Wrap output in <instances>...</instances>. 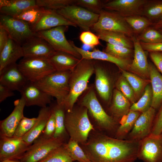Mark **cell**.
Wrapping results in <instances>:
<instances>
[{
    "instance_id": "cell-42",
    "label": "cell",
    "mask_w": 162,
    "mask_h": 162,
    "mask_svg": "<svg viewBox=\"0 0 162 162\" xmlns=\"http://www.w3.org/2000/svg\"><path fill=\"white\" fill-rule=\"evenodd\" d=\"M104 51L116 57L130 59L134 54V50L124 46L107 43Z\"/></svg>"
},
{
    "instance_id": "cell-37",
    "label": "cell",
    "mask_w": 162,
    "mask_h": 162,
    "mask_svg": "<svg viewBox=\"0 0 162 162\" xmlns=\"http://www.w3.org/2000/svg\"><path fill=\"white\" fill-rule=\"evenodd\" d=\"M46 10L36 5L28 8L19 15L14 17L27 22L31 26L38 22Z\"/></svg>"
},
{
    "instance_id": "cell-18",
    "label": "cell",
    "mask_w": 162,
    "mask_h": 162,
    "mask_svg": "<svg viewBox=\"0 0 162 162\" xmlns=\"http://www.w3.org/2000/svg\"><path fill=\"white\" fill-rule=\"evenodd\" d=\"M134 46V59L127 70L135 73L142 78H149V63L145 51L136 36L131 38Z\"/></svg>"
},
{
    "instance_id": "cell-16",
    "label": "cell",
    "mask_w": 162,
    "mask_h": 162,
    "mask_svg": "<svg viewBox=\"0 0 162 162\" xmlns=\"http://www.w3.org/2000/svg\"><path fill=\"white\" fill-rule=\"evenodd\" d=\"M148 0H113L106 1L104 8L116 11L124 17L142 15L143 7Z\"/></svg>"
},
{
    "instance_id": "cell-31",
    "label": "cell",
    "mask_w": 162,
    "mask_h": 162,
    "mask_svg": "<svg viewBox=\"0 0 162 162\" xmlns=\"http://www.w3.org/2000/svg\"><path fill=\"white\" fill-rule=\"evenodd\" d=\"M36 5V0H10L9 5L0 8V10L2 14L14 17L28 8Z\"/></svg>"
},
{
    "instance_id": "cell-34",
    "label": "cell",
    "mask_w": 162,
    "mask_h": 162,
    "mask_svg": "<svg viewBox=\"0 0 162 162\" xmlns=\"http://www.w3.org/2000/svg\"><path fill=\"white\" fill-rule=\"evenodd\" d=\"M120 70L122 75L126 79L133 89L137 100L144 92L146 86L148 84L149 80L141 78L126 70Z\"/></svg>"
},
{
    "instance_id": "cell-12",
    "label": "cell",
    "mask_w": 162,
    "mask_h": 162,
    "mask_svg": "<svg viewBox=\"0 0 162 162\" xmlns=\"http://www.w3.org/2000/svg\"><path fill=\"white\" fill-rule=\"evenodd\" d=\"M137 157L144 162H162V134H151L139 141Z\"/></svg>"
},
{
    "instance_id": "cell-49",
    "label": "cell",
    "mask_w": 162,
    "mask_h": 162,
    "mask_svg": "<svg viewBox=\"0 0 162 162\" xmlns=\"http://www.w3.org/2000/svg\"><path fill=\"white\" fill-rule=\"evenodd\" d=\"M150 56L158 70L162 74V52H150Z\"/></svg>"
},
{
    "instance_id": "cell-43",
    "label": "cell",
    "mask_w": 162,
    "mask_h": 162,
    "mask_svg": "<svg viewBox=\"0 0 162 162\" xmlns=\"http://www.w3.org/2000/svg\"><path fill=\"white\" fill-rule=\"evenodd\" d=\"M117 89L120 91L133 104L137 100L132 88L126 80L122 75L117 80L116 84Z\"/></svg>"
},
{
    "instance_id": "cell-5",
    "label": "cell",
    "mask_w": 162,
    "mask_h": 162,
    "mask_svg": "<svg viewBox=\"0 0 162 162\" xmlns=\"http://www.w3.org/2000/svg\"><path fill=\"white\" fill-rule=\"evenodd\" d=\"M85 92L80 101L81 106L87 109L100 128L115 135L119 125V123L105 112L99 103L92 87H89Z\"/></svg>"
},
{
    "instance_id": "cell-30",
    "label": "cell",
    "mask_w": 162,
    "mask_h": 162,
    "mask_svg": "<svg viewBox=\"0 0 162 162\" xmlns=\"http://www.w3.org/2000/svg\"><path fill=\"white\" fill-rule=\"evenodd\" d=\"M142 113L130 110L128 113L123 116L120 120L119 125L115 137L119 139L125 140L132 129L135 123Z\"/></svg>"
},
{
    "instance_id": "cell-47",
    "label": "cell",
    "mask_w": 162,
    "mask_h": 162,
    "mask_svg": "<svg viewBox=\"0 0 162 162\" xmlns=\"http://www.w3.org/2000/svg\"><path fill=\"white\" fill-rule=\"evenodd\" d=\"M56 128V120L55 115L51 111V114L46 127L39 137L46 139L53 137Z\"/></svg>"
},
{
    "instance_id": "cell-32",
    "label": "cell",
    "mask_w": 162,
    "mask_h": 162,
    "mask_svg": "<svg viewBox=\"0 0 162 162\" xmlns=\"http://www.w3.org/2000/svg\"><path fill=\"white\" fill-rule=\"evenodd\" d=\"M50 107L55 115L56 120V128L53 137L64 140L66 132L65 125L66 110L64 107L57 102L55 104H51Z\"/></svg>"
},
{
    "instance_id": "cell-17",
    "label": "cell",
    "mask_w": 162,
    "mask_h": 162,
    "mask_svg": "<svg viewBox=\"0 0 162 162\" xmlns=\"http://www.w3.org/2000/svg\"><path fill=\"white\" fill-rule=\"evenodd\" d=\"M14 108L5 119L0 121V135L8 137L12 136L21 120L24 116L23 111L26 106V101L22 96L15 100Z\"/></svg>"
},
{
    "instance_id": "cell-22",
    "label": "cell",
    "mask_w": 162,
    "mask_h": 162,
    "mask_svg": "<svg viewBox=\"0 0 162 162\" xmlns=\"http://www.w3.org/2000/svg\"><path fill=\"white\" fill-rule=\"evenodd\" d=\"M60 26L77 27L56 10H46L36 23L30 26L33 32H37Z\"/></svg>"
},
{
    "instance_id": "cell-48",
    "label": "cell",
    "mask_w": 162,
    "mask_h": 162,
    "mask_svg": "<svg viewBox=\"0 0 162 162\" xmlns=\"http://www.w3.org/2000/svg\"><path fill=\"white\" fill-rule=\"evenodd\" d=\"M155 115L152 128L151 134L154 135H159L162 134V104Z\"/></svg>"
},
{
    "instance_id": "cell-28",
    "label": "cell",
    "mask_w": 162,
    "mask_h": 162,
    "mask_svg": "<svg viewBox=\"0 0 162 162\" xmlns=\"http://www.w3.org/2000/svg\"><path fill=\"white\" fill-rule=\"evenodd\" d=\"M149 78L152 92L151 106L155 110L162 104V76L155 66L149 63Z\"/></svg>"
},
{
    "instance_id": "cell-36",
    "label": "cell",
    "mask_w": 162,
    "mask_h": 162,
    "mask_svg": "<svg viewBox=\"0 0 162 162\" xmlns=\"http://www.w3.org/2000/svg\"><path fill=\"white\" fill-rule=\"evenodd\" d=\"M152 92L151 86L148 84L145 88L141 97L136 102L131 105L130 110L138 111L141 113L148 110L151 106Z\"/></svg>"
},
{
    "instance_id": "cell-10",
    "label": "cell",
    "mask_w": 162,
    "mask_h": 162,
    "mask_svg": "<svg viewBox=\"0 0 162 162\" xmlns=\"http://www.w3.org/2000/svg\"><path fill=\"white\" fill-rule=\"evenodd\" d=\"M64 143V140L61 138L39 137L30 146L20 159L22 162H39L52 150Z\"/></svg>"
},
{
    "instance_id": "cell-24",
    "label": "cell",
    "mask_w": 162,
    "mask_h": 162,
    "mask_svg": "<svg viewBox=\"0 0 162 162\" xmlns=\"http://www.w3.org/2000/svg\"><path fill=\"white\" fill-rule=\"evenodd\" d=\"M23 57L21 46L9 37L0 50V71L7 67L16 63L18 59Z\"/></svg>"
},
{
    "instance_id": "cell-20",
    "label": "cell",
    "mask_w": 162,
    "mask_h": 162,
    "mask_svg": "<svg viewBox=\"0 0 162 162\" xmlns=\"http://www.w3.org/2000/svg\"><path fill=\"white\" fill-rule=\"evenodd\" d=\"M20 92L25 100L26 106H36L43 108L51 103L52 97L33 82H28Z\"/></svg>"
},
{
    "instance_id": "cell-4",
    "label": "cell",
    "mask_w": 162,
    "mask_h": 162,
    "mask_svg": "<svg viewBox=\"0 0 162 162\" xmlns=\"http://www.w3.org/2000/svg\"><path fill=\"white\" fill-rule=\"evenodd\" d=\"M71 72L56 71L33 83L48 95L56 98L58 104L64 106L69 92Z\"/></svg>"
},
{
    "instance_id": "cell-7",
    "label": "cell",
    "mask_w": 162,
    "mask_h": 162,
    "mask_svg": "<svg viewBox=\"0 0 162 162\" xmlns=\"http://www.w3.org/2000/svg\"><path fill=\"white\" fill-rule=\"evenodd\" d=\"M99 15L97 22L91 28L94 32H116L123 33L130 38L135 36L124 17L118 12L103 10Z\"/></svg>"
},
{
    "instance_id": "cell-23",
    "label": "cell",
    "mask_w": 162,
    "mask_h": 162,
    "mask_svg": "<svg viewBox=\"0 0 162 162\" xmlns=\"http://www.w3.org/2000/svg\"><path fill=\"white\" fill-rule=\"evenodd\" d=\"M95 86L100 98L104 101L110 99L112 85L110 77L105 68L98 61H94Z\"/></svg>"
},
{
    "instance_id": "cell-58",
    "label": "cell",
    "mask_w": 162,
    "mask_h": 162,
    "mask_svg": "<svg viewBox=\"0 0 162 162\" xmlns=\"http://www.w3.org/2000/svg\"><path fill=\"white\" fill-rule=\"evenodd\" d=\"M79 162L77 161V162Z\"/></svg>"
},
{
    "instance_id": "cell-14",
    "label": "cell",
    "mask_w": 162,
    "mask_h": 162,
    "mask_svg": "<svg viewBox=\"0 0 162 162\" xmlns=\"http://www.w3.org/2000/svg\"><path fill=\"white\" fill-rule=\"evenodd\" d=\"M155 112L156 110L151 107L147 111L142 113L125 140L139 142L151 134Z\"/></svg>"
},
{
    "instance_id": "cell-27",
    "label": "cell",
    "mask_w": 162,
    "mask_h": 162,
    "mask_svg": "<svg viewBox=\"0 0 162 162\" xmlns=\"http://www.w3.org/2000/svg\"><path fill=\"white\" fill-rule=\"evenodd\" d=\"M49 59L56 71H72L81 59L69 54L56 51Z\"/></svg>"
},
{
    "instance_id": "cell-55",
    "label": "cell",
    "mask_w": 162,
    "mask_h": 162,
    "mask_svg": "<svg viewBox=\"0 0 162 162\" xmlns=\"http://www.w3.org/2000/svg\"><path fill=\"white\" fill-rule=\"evenodd\" d=\"M0 162H22V161L19 159H9L3 160Z\"/></svg>"
},
{
    "instance_id": "cell-56",
    "label": "cell",
    "mask_w": 162,
    "mask_h": 162,
    "mask_svg": "<svg viewBox=\"0 0 162 162\" xmlns=\"http://www.w3.org/2000/svg\"><path fill=\"white\" fill-rule=\"evenodd\" d=\"M158 30L160 33L162 34V28L158 29Z\"/></svg>"
},
{
    "instance_id": "cell-44",
    "label": "cell",
    "mask_w": 162,
    "mask_h": 162,
    "mask_svg": "<svg viewBox=\"0 0 162 162\" xmlns=\"http://www.w3.org/2000/svg\"><path fill=\"white\" fill-rule=\"evenodd\" d=\"M105 2L100 0H76L74 4L99 14L104 8Z\"/></svg>"
},
{
    "instance_id": "cell-13",
    "label": "cell",
    "mask_w": 162,
    "mask_h": 162,
    "mask_svg": "<svg viewBox=\"0 0 162 162\" xmlns=\"http://www.w3.org/2000/svg\"><path fill=\"white\" fill-rule=\"evenodd\" d=\"M30 146L22 138L0 135V161L9 159H20Z\"/></svg>"
},
{
    "instance_id": "cell-35",
    "label": "cell",
    "mask_w": 162,
    "mask_h": 162,
    "mask_svg": "<svg viewBox=\"0 0 162 162\" xmlns=\"http://www.w3.org/2000/svg\"><path fill=\"white\" fill-rule=\"evenodd\" d=\"M124 19L136 36L145 29L152 26L153 23L142 15H135L124 17Z\"/></svg>"
},
{
    "instance_id": "cell-50",
    "label": "cell",
    "mask_w": 162,
    "mask_h": 162,
    "mask_svg": "<svg viewBox=\"0 0 162 162\" xmlns=\"http://www.w3.org/2000/svg\"><path fill=\"white\" fill-rule=\"evenodd\" d=\"M143 50L145 51L151 52H162V42L155 44H147L140 42Z\"/></svg>"
},
{
    "instance_id": "cell-53",
    "label": "cell",
    "mask_w": 162,
    "mask_h": 162,
    "mask_svg": "<svg viewBox=\"0 0 162 162\" xmlns=\"http://www.w3.org/2000/svg\"><path fill=\"white\" fill-rule=\"evenodd\" d=\"M10 0H0V8L9 5L10 3Z\"/></svg>"
},
{
    "instance_id": "cell-52",
    "label": "cell",
    "mask_w": 162,
    "mask_h": 162,
    "mask_svg": "<svg viewBox=\"0 0 162 162\" xmlns=\"http://www.w3.org/2000/svg\"><path fill=\"white\" fill-rule=\"evenodd\" d=\"M9 38L8 32L3 26L0 25V50L3 47Z\"/></svg>"
},
{
    "instance_id": "cell-11",
    "label": "cell",
    "mask_w": 162,
    "mask_h": 162,
    "mask_svg": "<svg viewBox=\"0 0 162 162\" xmlns=\"http://www.w3.org/2000/svg\"><path fill=\"white\" fill-rule=\"evenodd\" d=\"M0 25L7 30L11 39L21 46L28 39L36 34L28 22L9 16L0 15Z\"/></svg>"
},
{
    "instance_id": "cell-19",
    "label": "cell",
    "mask_w": 162,
    "mask_h": 162,
    "mask_svg": "<svg viewBox=\"0 0 162 162\" xmlns=\"http://www.w3.org/2000/svg\"><path fill=\"white\" fill-rule=\"evenodd\" d=\"M28 82L16 63L7 67L0 71V83L13 91L20 92Z\"/></svg>"
},
{
    "instance_id": "cell-9",
    "label": "cell",
    "mask_w": 162,
    "mask_h": 162,
    "mask_svg": "<svg viewBox=\"0 0 162 162\" xmlns=\"http://www.w3.org/2000/svg\"><path fill=\"white\" fill-rule=\"evenodd\" d=\"M68 27L60 26L36 33L37 35L47 41L55 51L64 52L81 59L80 54L65 37V32Z\"/></svg>"
},
{
    "instance_id": "cell-51",
    "label": "cell",
    "mask_w": 162,
    "mask_h": 162,
    "mask_svg": "<svg viewBox=\"0 0 162 162\" xmlns=\"http://www.w3.org/2000/svg\"><path fill=\"white\" fill-rule=\"evenodd\" d=\"M15 95L13 91L7 87L0 83V103L8 98Z\"/></svg>"
},
{
    "instance_id": "cell-15",
    "label": "cell",
    "mask_w": 162,
    "mask_h": 162,
    "mask_svg": "<svg viewBox=\"0 0 162 162\" xmlns=\"http://www.w3.org/2000/svg\"><path fill=\"white\" fill-rule=\"evenodd\" d=\"M21 46L23 57L49 58L56 51L47 41L37 35L36 33L28 39Z\"/></svg>"
},
{
    "instance_id": "cell-57",
    "label": "cell",
    "mask_w": 162,
    "mask_h": 162,
    "mask_svg": "<svg viewBox=\"0 0 162 162\" xmlns=\"http://www.w3.org/2000/svg\"><path fill=\"white\" fill-rule=\"evenodd\" d=\"M158 22H162V18Z\"/></svg>"
},
{
    "instance_id": "cell-39",
    "label": "cell",
    "mask_w": 162,
    "mask_h": 162,
    "mask_svg": "<svg viewBox=\"0 0 162 162\" xmlns=\"http://www.w3.org/2000/svg\"><path fill=\"white\" fill-rule=\"evenodd\" d=\"M79 143L70 139L64 145L66 149L73 161L79 162H91L86 153L79 145Z\"/></svg>"
},
{
    "instance_id": "cell-3",
    "label": "cell",
    "mask_w": 162,
    "mask_h": 162,
    "mask_svg": "<svg viewBox=\"0 0 162 162\" xmlns=\"http://www.w3.org/2000/svg\"><path fill=\"white\" fill-rule=\"evenodd\" d=\"M88 110L84 106L66 111L65 125L70 139L79 143L86 142L90 132L94 130L88 116Z\"/></svg>"
},
{
    "instance_id": "cell-40",
    "label": "cell",
    "mask_w": 162,
    "mask_h": 162,
    "mask_svg": "<svg viewBox=\"0 0 162 162\" xmlns=\"http://www.w3.org/2000/svg\"><path fill=\"white\" fill-rule=\"evenodd\" d=\"M152 27H149L136 36L140 42L155 44L162 42V34Z\"/></svg>"
},
{
    "instance_id": "cell-8",
    "label": "cell",
    "mask_w": 162,
    "mask_h": 162,
    "mask_svg": "<svg viewBox=\"0 0 162 162\" xmlns=\"http://www.w3.org/2000/svg\"><path fill=\"white\" fill-rule=\"evenodd\" d=\"M66 19L84 31H88L97 22L98 14L82 7L72 4L56 11Z\"/></svg>"
},
{
    "instance_id": "cell-1",
    "label": "cell",
    "mask_w": 162,
    "mask_h": 162,
    "mask_svg": "<svg viewBox=\"0 0 162 162\" xmlns=\"http://www.w3.org/2000/svg\"><path fill=\"white\" fill-rule=\"evenodd\" d=\"M139 142L98 133L80 144L91 162H135Z\"/></svg>"
},
{
    "instance_id": "cell-41",
    "label": "cell",
    "mask_w": 162,
    "mask_h": 162,
    "mask_svg": "<svg viewBox=\"0 0 162 162\" xmlns=\"http://www.w3.org/2000/svg\"><path fill=\"white\" fill-rule=\"evenodd\" d=\"M76 0H37L36 5L46 10H57L74 4Z\"/></svg>"
},
{
    "instance_id": "cell-54",
    "label": "cell",
    "mask_w": 162,
    "mask_h": 162,
    "mask_svg": "<svg viewBox=\"0 0 162 162\" xmlns=\"http://www.w3.org/2000/svg\"><path fill=\"white\" fill-rule=\"evenodd\" d=\"M152 26L156 29L162 28V22L154 23Z\"/></svg>"
},
{
    "instance_id": "cell-21",
    "label": "cell",
    "mask_w": 162,
    "mask_h": 162,
    "mask_svg": "<svg viewBox=\"0 0 162 162\" xmlns=\"http://www.w3.org/2000/svg\"><path fill=\"white\" fill-rule=\"evenodd\" d=\"M72 46L81 55L82 59L106 61L115 64L120 70H127L131 62L130 59H123L116 57L104 51L94 49L89 51L76 46L73 42L70 41Z\"/></svg>"
},
{
    "instance_id": "cell-25",
    "label": "cell",
    "mask_w": 162,
    "mask_h": 162,
    "mask_svg": "<svg viewBox=\"0 0 162 162\" xmlns=\"http://www.w3.org/2000/svg\"><path fill=\"white\" fill-rule=\"evenodd\" d=\"M51 114L49 106L41 108L36 120L31 130L22 138L28 145L31 146L40 136L44 130Z\"/></svg>"
},
{
    "instance_id": "cell-29",
    "label": "cell",
    "mask_w": 162,
    "mask_h": 162,
    "mask_svg": "<svg viewBox=\"0 0 162 162\" xmlns=\"http://www.w3.org/2000/svg\"><path fill=\"white\" fill-rule=\"evenodd\" d=\"M99 39L109 44L133 49L134 44L131 38L123 33L100 31L96 32Z\"/></svg>"
},
{
    "instance_id": "cell-2",
    "label": "cell",
    "mask_w": 162,
    "mask_h": 162,
    "mask_svg": "<svg viewBox=\"0 0 162 162\" xmlns=\"http://www.w3.org/2000/svg\"><path fill=\"white\" fill-rule=\"evenodd\" d=\"M94 72V61L82 59L71 71L69 81V92L64 104L66 112L73 110L78 98L89 88V80Z\"/></svg>"
},
{
    "instance_id": "cell-6",
    "label": "cell",
    "mask_w": 162,
    "mask_h": 162,
    "mask_svg": "<svg viewBox=\"0 0 162 162\" xmlns=\"http://www.w3.org/2000/svg\"><path fill=\"white\" fill-rule=\"evenodd\" d=\"M18 65L27 80L33 83L56 71L47 58L23 57Z\"/></svg>"
},
{
    "instance_id": "cell-33",
    "label": "cell",
    "mask_w": 162,
    "mask_h": 162,
    "mask_svg": "<svg viewBox=\"0 0 162 162\" xmlns=\"http://www.w3.org/2000/svg\"><path fill=\"white\" fill-rule=\"evenodd\" d=\"M144 16L153 23L162 18V0H148L142 10Z\"/></svg>"
},
{
    "instance_id": "cell-45",
    "label": "cell",
    "mask_w": 162,
    "mask_h": 162,
    "mask_svg": "<svg viewBox=\"0 0 162 162\" xmlns=\"http://www.w3.org/2000/svg\"><path fill=\"white\" fill-rule=\"evenodd\" d=\"M37 118H28L24 116L18 124L13 136L22 138L32 128Z\"/></svg>"
},
{
    "instance_id": "cell-38",
    "label": "cell",
    "mask_w": 162,
    "mask_h": 162,
    "mask_svg": "<svg viewBox=\"0 0 162 162\" xmlns=\"http://www.w3.org/2000/svg\"><path fill=\"white\" fill-rule=\"evenodd\" d=\"M73 160L64 145L51 152L39 162H73Z\"/></svg>"
},
{
    "instance_id": "cell-26",
    "label": "cell",
    "mask_w": 162,
    "mask_h": 162,
    "mask_svg": "<svg viewBox=\"0 0 162 162\" xmlns=\"http://www.w3.org/2000/svg\"><path fill=\"white\" fill-rule=\"evenodd\" d=\"M131 105L128 98L117 88L113 91L110 111L112 116L119 123L122 118L130 111Z\"/></svg>"
},
{
    "instance_id": "cell-46",
    "label": "cell",
    "mask_w": 162,
    "mask_h": 162,
    "mask_svg": "<svg viewBox=\"0 0 162 162\" xmlns=\"http://www.w3.org/2000/svg\"><path fill=\"white\" fill-rule=\"evenodd\" d=\"M79 39L83 44L92 48L100 44L98 36L90 31L82 32L79 36Z\"/></svg>"
}]
</instances>
